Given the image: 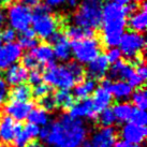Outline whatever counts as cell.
<instances>
[{
  "label": "cell",
  "mask_w": 147,
  "mask_h": 147,
  "mask_svg": "<svg viewBox=\"0 0 147 147\" xmlns=\"http://www.w3.org/2000/svg\"><path fill=\"white\" fill-rule=\"evenodd\" d=\"M71 118L81 119V118H89L92 120L97 119L98 113L96 112L92 104V100L89 98L81 100L80 102L74 103L73 106L69 110L68 114Z\"/></svg>",
  "instance_id": "cell-13"
},
{
  "label": "cell",
  "mask_w": 147,
  "mask_h": 147,
  "mask_svg": "<svg viewBox=\"0 0 147 147\" xmlns=\"http://www.w3.org/2000/svg\"><path fill=\"white\" fill-rule=\"evenodd\" d=\"M117 139V131L113 127L100 128L90 140L91 147H114Z\"/></svg>",
  "instance_id": "cell-11"
},
{
  "label": "cell",
  "mask_w": 147,
  "mask_h": 147,
  "mask_svg": "<svg viewBox=\"0 0 147 147\" xmlns=\"http://www.w3.org/2000/svg\"><path fill=\"white\" fill-rule=\"evenodd\" d=\"M71 52L78 63H89L98 57L101 52V44L96 38L72 41Z\"/></svg>",
  "instance_id": "cell-6"
},
{
  "label": "cell",
  "mask_w": 147,
  "mask_h": 147,
  "mask_svg": "<svg viewBox=\"0 0 147 147\" xmlns=\"http://www.w3.org/2000/svg\"><path fill=\"white\" fill-rule=\"evenodd\" d=\"M32 12L31 9L22 2L9 4L8 9V20L11 25V28L15 31L23 32L29 28L31 24Z\"/></svg>",
  "instance_id": "cell-8"
},
{
  "label": "cell",
  "mask_w": 147,
  "mask_h": 147,
  "mask_svg": "<svg viewBox=\"0 0 147 147\" xmlns=\"http://www.w3.org/2000/svg\"><path fill=\"white\" fill-rule=\"evenodd\" d=\"M28 81L29 84L34 87V86H37L42 83V81H43V74H42V72L39 69L31 70V72L28 73Z\"/></svg>",
  "instance_id": "cell-39"
},
{
  "label": "cell",
  "mask_w": 147,
  "mask_h": 147,
  "mask_svg": "<svg viewBox=\"0 0 147 147\" xmlns=\"http://www.w3.org/2000/svg\"><path fill=\"white\" fill-rule=\"evenodd\" d=\"M133 110H134V107L132 106V104L128 102L116 103L112 109L116 121H119V123L129 121L131 118V115L133 113Z\"/></svg>",
  "instance_id": "cell-25"
},
{
  "label": "cell",
  "mask_w": 147,
  "mask_h": 147,
  "mask_svg": "<svg viewBox=\"0 0 147 147\" xmlns=\"http://www.w3.org/2000/svg\"><path fill=\"white\" fill-rule=\"evenodd\" d=\"M65 67L69 69V71L71 72V74L73 75L75 82L81 83L82 81H84V76H85V70L83 68V65L81 63H78L75 60H69L68 63L65 65Z\"/></svg>",
  "instance_id": "cell-31"
},
{
  "label": "cell",
  "mask_w": 147,
  "mask_h": 147,
  "mask_svg": "<svg viewBox=\"0 0 147 147\" xmlns=\"http://www.w3.org/2000/svg\"><path fill=\"white\" fill-rule=\"evenodd\" d=\"M97 120H98V123H100V126L102 127V128L112 127L116 123V119H115V116L113 114V111L110 107L101 111L100 114L97 116Z\"/></svg>",
  "instance_id": "cell-32"
},
{
  "label": "cell",
  "mask_w": 147,
  "mask_h": 147,
  "mask_svg": "<svg viewBox=\"0 0 147 147\" xmlns=\"http://www.w3.org/2000/svg\"><path fill=\"white\" fill-rule=\"evenodd\" d=\"M68 4H69V7L71 8H76L78 5V0H65Z\"/></svg>",
  "instance_id": "cell-49"
},
{
  "label": "cell",
  "mask_w": 147,
  "mask_h": 147,
  "mask_svg": "<svg viewBox=\"0 0 147 147\" xmlns=\"http://www.w3.org/2000/svg\"><path fill=\"white\" fill-rule=\"evenodd\" d=\"M47 41L51 44H54V57H56L60 61H69L71 59V56H72L71 45H70L69 40L65 37L63 33L58 30L47 39Z\"/></svg>",
  "instance_id": "cell-9"
},
{
  "label": "cell",
  "mask_w": 147,
  "mask_h": 147,
  "mask_svg": "<svg viewBox=\"0 0 147 147\" xmlns=\"http://www.w3.org/2000/svg\"><path fill=\"white\" fill-rule=\"evenodd\" d=\"M28 121L29 123H32V125H36V126H46L49 123V113L45 112L43 109L41 107H36V109H32L31 112L29 113L28 115Z\"/></svg>",
  "instance_id": "cell-29"
},
{
  "label": "cell",
  "mask_w": 147,
  "mask_h": 147,
  "mask_svg": "<svg viewBox=\"0 0 147 147\" xmlns=\"http://www.w3.org/2000/svg\"><path fill=\"white\" fill-rule=\"evenodd\" d=\"M44 4H46L49 8H55V7H59L65 2V0H44Z\"/></svg>",
  "instance_id": "cell-44"
},
{
  "label": "cell",
  "mask_w": 147,
  "mask_h": 147,
  "mask_svg": "<svg viewBox=\"0 0 147 147\" xmlns=\"http://www.w3.org/2000/svg\"><path fill=\"white\" fill-rule=\"evenodd\" d=\"M0 36H1L2 42H4L5 44L14 43V41L16 40V31L11 28V27L3 29V31L0 33Z\"/></svg>",
  "instance_id": "cell-38"
},
{
  "label": "cell",
  "mask_w": 147,
  "mask_h": 147,
  "mask_svg": "<svg viewBox=\"0 0 147 147\" xmlns=\"http://www.w3.org/2000/svg\"><path fill=\"white\" fill-rule=\"evenodd\" d=\"M112 94L107 89L103 88L102 86L97 87L94 91V98L92 100V104L97 113H100L101 111L107 109L112 103Z\"/></svg>",
  "instance_id": "cell-21"
},
{
  "label": "cell",
  "mask_w": 147,
  "mask_h": 147,
  "mask_svg": "<svg viewBox=\"0 0 147 147\" xmlns=\"http://www.w3.org/2000/svg\"><path fill=\"white\" fill-rule=\"evenodd\" d=\"M56 107L62 109V110H70L74 104V97L72 92L69 90L59 89L54 94Z\"/></svg>",
  "instance_id": "cell-27"
},
{
  "label": "cell",
  "mask_w": 147,
  "mask_h": 147,
  "mask_svg": "<svg viewBox=\"0 0 147 147\" xmlns=\"http://www.w3.org/2000/svg\"><path fill=\"white\" fill-rule=\"evenodd\" d=\"M146 127L136 126L132 123H127L120 131L123 141L136 145H141L143 143L146 139Z\"/></svg>",
  "instance_id": "cell-14"
},
{
  "label": "cell",
  "mask_w": 147,
  "mask_h": 147,
  "mask_svg": "<svg viewBox=\"0 0 147 147\" xmlns=\"http://www.w3.org/2000/svg\"><path fill=\"white\" fill-rule=\"evenodd\" d=\"M130 123H134L136 126H142V127L146 126L147 115H146V113H145V111L134 109V110H133V113L131 115Z\"/></svg>",
  "instance_id": "cell-35"
},
{
  "label": "cell",
  "mask_w": 147,
  "mask_h": 147,
  "mask_svg": "<svg viewBox=\"0 0 147 147\" xmlns=\"http://www.w3.org/2000/svg\"><path fill=\"white\" fill-rule=\"evenodd\" d=\"M114 147H143V146L142 145H136V144L128 143V142H125V141H119V142H116Z\"/></svg>",
  "instance_id": "cell-45"
},
{
  "label": "cell",
  "mask_w": 147,
  "mask_h": 147,
  "mask_svg": "<svg viewBox=\"0 0 147 147\" xmlns=\"http://www.w3.org/2000/svg\"><path fill=\"white\" fill-rule=\"evenodd\" d=\"M23 56V49L17 43H9L0 46V70H7L15 65Z\"/></svg>",
  "instance_id": "cell-10"
},
{
  "label": "cell",
  "mask_w": 147,
  "mask_h": 147,
  "mask_svg": "<svg viewBox=\"0 0 147 147\" xmlns=\"http://www.w3.org/2000/svg\"><path fill=\"white\" fill-rule=\"evenodd\" d=\"M60 147H67V146H60Z\"/></svg>",
  "instance_id": "cell-56"
},
{
  "label": "cell",
  "mask_w": 147,
  "mask_h": 147,
  "mask_svg": "<svg viewBox=\"0 0 147 147\" xmlns=\"http://www.w3.org/2000/svg\"><path fill=\"white\" fill-rule=\"evenodd\" d=\"M97 88V83L92 81V80H84L81 83H78L76 86H74L73 90V97L78 98V100H84L87 99L88 96L94 94V89Z\"/></svg>",
  "instance_id": "cell-24"
},
{
  "label": "cell",
  "mask_w": 147,
  "mask_h": 147,
  "mask_svg": "<svg viewBox=\"0 0 147 147\" xmlns=\"http://www.w3.org/2000/svg\"><path fill=\"white\" fill-rule=\"evenodd\" d=\"M40 1L41 0H22V3L27 5L28 8H30V7L34 8V7H37L38 4H40Z\"/></svg>",
  "instance_id": "cell-46"
},
{
  "label": "cell",
  "mask_w": 147,
  "mask_h": 147,
  "mask_svg": "<svg viewBox=\"0 0 147 147\" xmlns=\"http://www.w3.org/2000/svg\"><path fill=\"white\" fill-rule=\"evenodd\" d=\"M11 2H12V0H0V4H2V5L10 4Z\"/></svg>",
  "instance_id": "cell-51"
},
{
  "label": "cell",
  "mask_w": 147,
  "mask_h": 147,
  "mask_svg": "<svg viewBox=\"0 0 147 147\" xmlns=\"http://www.w3.org/2000/svg\"><path fill=\"white\" fill-rule=\"evenodd\" d=\"M146 41L144 38L143 33L133 32L129 31L123 33L119 46L120 52L128 60H131L133 65H138L140 62H143V57H141V54L145 49Z\"/></svg>",
  "instance_id": "cell-5"
},
{
  "label": "cell",
  "mask_w": 147,
  "mask_h": 147,
  "mask_svg": "<svg viewBox=\"0 0 147 147\" xmlns=\"http://www.w3.org/2000/svg\"><path fill=\"white\" fill-rule=\"evenodd\" d=\"M22 65L24 67L26 70H34L38 69L40 63L37 61V59L33 57V55L31 53L25 54L22 56Z\"/></svg>",
  "instance_id": "cell-37"
},
{
  "label": "cell",
  "mask_w": 147,
  "mask_h": 147,
  "mask_svg": "<svg viewBox=\"0 0 147 147\" xmlns=\"http://www.w3.org/2000/svg\"><path fill=\"white\" fill-rule=\"evenodd\" d=\"M33 109V104L31 102H17V101H9V103L4 106V112L9 117H11L16 123L23 121L28 117L29 113Z\"/></svg>",
  "instance_id": "cell-15"
},
{
  "label": "cell",
  "mask_w": 147,
  "mask_h": 147,
  "mask_svg": "<svg viewBox=\"0 0 147 147\" xmlns=\"http://www.w3.org/2000/svg\"><path fill=\"white\" fill-rule=\"evenodd\" d=\"M3 80L8 86L15 87L17 85L24 84L28 80V71L22 65H13L7 69Z\"/></svg>",
  "instance_id": "cell-19"
},
{
  "label": "cell",
  "mask_w": 147,
  "mask_h": 147,
  "mask_svg": "<svg viewBox=\"0 0 147 147\" xmlns=\"http://www.w3.org/2000/svg\"><path fill=\"white\" fill-rule=\"evenodd\" d=\"M17 44L21 46V49H34L38 44L39 41L36 38V33L32 29L28 28L27 30L23 31L21 34V37L18 38V43Z\"/></svg>",
  "instance_id": "cell-28"
},
{
  "label": "cell",
  "mask_w": 147,
  "mask_h": 147,
  "mask_svg": "<svg viewBox=\"0 0 147 147\" xmlns=\"http://www.w3.org/2000/svg\"><path fill=\"white\" fill-rule=\"evenodd\" d=\"M1 43H2V40H1V36H0V46H1Z\"/></svg>",
  "instance_id": "cell-55"
},
{
  "label": "cell",
  "mask_w": 147,
  "mask_h": 147,
  "mask_svg": "<svg viewBox=\"0 0 147 147\" xmlns=\"http://www.w3.org/2000/svg\"><path fill=\"white\" fill-rule=\"evenodd\" d=\"M65 37L67 39H71L72 41H80V40H84V39H90V38H94V30L87 28H82L75 25L72 26H68L65 28Z\"/></svg>",
  "instance_id": "cell-23"
},
{
  "label": "cell",
  "mask_w": 147,
  "mask_h": 147,
  "mask_svg": "<svg viewBox=\"0 0 147 147\" xmlns=\"http://www.w3.org/2000/svg\"><path fill=\"white\" fill-rule=\"evenodd\" d=\"M132 103L134 104L135 109L145 111L147 107V92L144 87H140L132 92L131 94Z\"/></svg>",
  "instance_id": "cell-30"
},
{
  "label": "cell",
  "mask_w": 147,
  "mask_h": 147,
  "mask_svg": "<svg viewBox=\"0 0 147 147\" xmlns=\"http://www.w3.org/2000/svg\"><path fill=\"white\" fill-rule=\"evenodd\" d=\"M10 101H17V102H28L31 94V87L27 84H21L13 87L12 90L9 92Z\"/></svg>",
  "instance_id": "cell-26"
},
{
  "label": "cell",
  "mask_w": 147,
  "mask_h": 147,
  "mask_svg": "<svg viewBox=\"0 0 147 147\" xmlns=\"http://www.w3.org/2000/svg\"><path fill=\"white\" fill-rule=\"evenodd\" d=\"M127 12L123 5L113 1L106 2L102 7L103 36L106 34H123L127 25Z\"/></svg>",
  "instance_id": "cell-2"
},
{
  "label": "cell",
  "mask_w": 147,
  "mask_h": 147,
  "mask_svg": "<svg viewBox=\"0 0 147 147\" xmlns=\"http://www.w3.org/2000/svg\"><path fill=\"white\" fill-rule=\"evenodd\" d=\"M84 1H88V2H96V1H99V0H84Z\"/></svg>",
  "instance_id": "cell-54"
},
{
  "label": "cell",
  "mask_w": 147,
  "mask_h": 147,
  "mask_svg": "<svg viewBox=\"0 0 147 147\" xmlns=\"http://www.w3.org/2000/svg\"><path fill=\"white\" fill-rule=\"evenodd\" d=\"M9 96V89L7 83L4 82V80L0 76V106L4 103Z\"/></svg>",
  "instance_id": "cell-41"
},
{
  "label": "cell",
  "mask_w": 147,
  "mask_h": 147,
  "mask_svg": "<svg viewBox=\"0 0 147 147\" xmlns=\"http://www.w3.org/2000/svg\"><path fill=\"white\" fill-rule=\"evenodd\" d=\"M43 80L45 84L53 87H57L59 89L69 90L76 84L73 75L65 65H54L51 68H47L43 74Z\"/></svg>",
  "instance_id": "cell-7"
},
{
  "label": "cell",
  "mask_w": 147,
  "mask_h": 147,
  "mask_svg": "<svg viewBox=\"0 0 147 147\" xmlns=\"http://www.w3.org/2000/svg\"><path fill=\"white\" fill-rule=\"evenodd\" d=\"M82 147H91V146H90V144L88 143V142H87V143L85 142V143L83 144V146H82Z\"/></svg>",
  "instance_id": "cell-53"
},
{
  "label": "cell",
  "mask_w": 147,
  "mask_h": 147,
  "mask_svg": "<svg viewBox=\"0 0 147 147\" xmlns=\"http://www.w3.org/2000/svg\"><path fill=\"white\" fill-rule=\"evenodd\" d=\"M32 141V138L27 133V131L24 128H22L18 131V133L15 135V138L13 140V143L15 147H26L30 142Z\"/></svg>",
  "instance_id": "cell-33"
},
{
  "label": "cell",
  "mask_w": 147,
  "mask_h": 147,
  "mask_svg": "<svg viewBox=\"0 0 147 147\" xmlns=\"http://www.w3.org/2000/svg\"><path fill=\"white\" fill-rule=\"evenodd\" d=\"M109 80L113 81H123L128 83L131 78L135 75L134 68L130 65L129 62L125 60H119V61L113 63L112 68H109Z\"/></svg>",
  "instance_id": "cell-12"
},
{
  "label": "cell",
  "mask_w": 147,
  "mask_h": 147,
  "mask_svg": "<svg viewBox=\"0 0 147 147\" xmlns=\"http://www.w3.org/2000/svg\"><path fill=\"white\" fill-rule=\"evenodd\" d=\"M130 1L131 0H113V2L119 4V5H123V7L127 5L128 3H130Z\"/></svg>",
  "instance_id": "cell-48"
},
{
  "label": "cell",
  "mask_w": 147,
  "mask_h": 147,
  "mask_svg": "<svg viewBox=\"0 0 147 147\" xmlns=\"http://www.w3.org/2000/svg\"><path fill=\"white\" fill-rule=\"evenodd\" d=\"M128 26L132 29L133 32H145L147 27V12L145 1L142 2V5L140 7L136 12L130 15V18L128 21Z\"/></svg>",
  "instance_id": "cell-20"
},
{
  "label": "cell",
  "mask_w": 147,
  "mask_h": 147,
  "mask_svg": "<svg viewBox=\"0 0 147 147\" xmlns=\"http://www.w3.org/2000/svg\"><path fill=\"white\" fill-rule=\"evenodd\" d=\"M22 128L20 123H16L8 115H3L0 120V141L4 144H10Z\"/></svg>",
  "instance_id": "cell-16"
},
{
  "label": "cell",
  "mask_w": 147,
  "mask_h": 147,
  "mask_svg": "<svg viewBox=\"0 0 147 147\" xmlns=\"http://www.w3.org/2000/svg\"><path fill=\"white\" fill-rule=\"evenodd\" d=\"M58 120L61 123L63 131V146L78 147L85 143L88 131L82 119H74L68 114H62Z\"/></svg>",
  "instance_id": "cell-4"
},
{
  "label": "cell",
  "mask_w": 147,
  "mask_h": 147,
  "mask_svg": "<svg viewBox=\"0 0 147 147\" xmlns=\"http://www.w3.org/2000/svg\"><path fill=\"white\" fill-rule=\"evenodd\" d=\"M134 67H135L134 71H135V73H136V75L145 83L146 78H147V68H146V65H145V63H144V61L140 62L138 65H135Z\"/></svg>",
  "instance_id": "cell-42"
},
{
  "label": "cell",
  "mask_w": 147,
  "mask_h": 147,
  "mask_svg": "<svg viewBox=\"0 0 147 147\" xmlns=\"http://www.w3.org/2000/svg\"><path fill=\"white\" fill-rule=\"evenodd\" d=\"M5 23V15L2 11H0V27H2Z\"/></svg>",
  "instance_id": "cell-50"
},
{
  "label": "cell",
  "mask_w": 147,
  "mask_h": 147,
  "mask_svg": "<svg viewBox=\"0 0 147 147\" xmlns=\"http://www.w3.org/2000/svg\"><path fill=\"white\" fill-rule=\"evenodd\" d=\"M109 65L110 62L107 61L105 55H99L96 59L87 63L85 73L89 80H92L94 82L97 80H103L109 71Z\"/></svg>",
  "instance_id": "cell-17"
},
{
  "label": "cell",
  "mask_w": 147,
  "mask_h": 147,
  "mask_svg": "<svg viewBox=\"0 0 147 147\" xmlns=\"http://www.w3.org/2000/svg\"><path fill=\"white\" fill-rule=\"evenodd\" d=\"M26 147H45V146L43 144L40 143V142H38V141H31Z\"/></svg>",
  "instance_id": "cell-47"
},
{
  "label": "cell",
  "mask_w": 147,
  "mask_h": 147,
  "mask_svg": "<svg viewBox=\"0 0 147 147\" xmlns=\"http://www.w3.org/2000/svg\"><path fill=\"white\" fill-rule=\"evenodd\" d=\"M110 92L112 97H114L116 100L123 101V100L130 98L133 92V88L128 83L123 82V81H116V82L112 83Z\"/></svg>",
  "instance_id": "cell-22"
},
{
  "label": "cell",
  "mask_w": 147,
  "mask_h": 147,
  "mask_svg": "<svg viewBox=\"0 0 147 147\" xmlns=\"http://www.w3.org/2000/svg\"><path fill=\"white\" fill-rule=\"evenodd\" d=\"M24 129L26 131H27V133H28L32 139H34V138H37V136H39V132H40V128L38 126H36V125H32V123H27L26 126L24 127Z\"/></svg>",
  "instance_id": "cell-43"
},
{
  "label": "cell",
  "mask_w": 147,
  "mask_h": 147,
  "mask_svg": "<svg viewBox=\"0 0 147 147\" xmlns=\"http://www.w3.org/2000/svg\"><path fill=\"white\" fill-rule=\"evenodd\" d=\"M32 12V30L36 36L40 37L43 40H47L54 32L58 31L61 20L58 16L52 14L51 8L44 3L38 4L34 7Z\"/></svg>",
  "instance_id": "cell-1"
},
{
  "label": "cell",
  "mask_w": 147,
  "mask_h": 147,
  "mask_svg": "<svg viewBox=\"0 0 147 147\" xmlns=\"http://www.w3.org/2000/svg\"><path fill=\"white\" fill-rule=\"evenodd\" d=\"M133 1H134V3H138V4L144 2V0H133Z\"/></svg>",
  "instance_id": "cell-52"
},
{
  "label": "cell",
  "mask_w": 147,
  "mask_h": 147,
  "mask_svg": "<svg viewBox=\"0 0 147 147\" xmlns=\"http://www.w3.org/2000/svg\"><path fill=\"white\" fill-rule=\"evenodd\" d=\"M75 26L87 29L99 28L102 24V7L99 1L88 2L83 1L73 14Z\"/></svg>",
  "instance_id": "cell-3"
},
{
  "label": "cell",
  "mask_w": 147,
  "mask_h": 147,
  "mask_svg": "<svg viewBox=\"0 0 147 147\" xmlns=\"http://www.w3.org/2000/svg\"><path fill=\"white\" fill-rule=\"evenodd\" d=\"M121 56H123V54L120 52V49H117V47H112V49H110L105 55L107 61L111 62V63H115V62L121 60Z\"/></svg>",
  "instance_id": "cell-40"
},
{
  "label": "cell",
  "mask_w": 147,
  "mask_h": 147,
  "mask_svg": "<svg viewBox=\"0 0 147 147\" xmlns=\"http://www.w3.org/2000/svg\"><path fill=\"white\" fill-rule=\"evenodd\" d=\"M52 91H53V88L51 87V86H49L47 84H43V83H41V84H39V85L34 86L33 87V89H31V94H32L33 97L36 99H41L43 98V97H45V96H47V94H52Z\"/></svg>",
  "instance_id": "cell-34"
},
{
  "label": "cell",
  "mask_w": 147,
  "mask_h": 147,
  "mask_svg": "<svg viewBox=\"0 0 147 147\" xmlns=\"http://www.w3.org/2000/svg\"><path fill=\"white\" fill-rule=\"evenodd\" d=\"M30 53L32 54L33 57L37 59V61L40 65H44L46 69L53 67L54 65H56V62L54 61L53 47L49 43L38 44L34 49L30 51Z\"/></svg>",
  "instance_id": "cell-18"
},
{
  "label": "cell",
  "mask_w": 147,
  "mask_h": 147,
  "mask_svg": "<svg viewBox=\"0 0 147 147\" xmlns=\"http://www.w3.org/2000/svg\"><path fill=\"white\" fill-rule=\"evenodd\" d=\"M39 105L41 109L45 111V112H53L55 109H56V103H55V99H54V96L52 94L45 96L43 98L39 99Z\"/></svg>",
  "instance_id": "cell-36"
}]
</instances>
